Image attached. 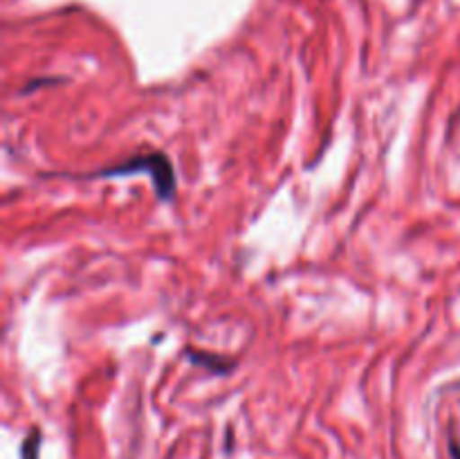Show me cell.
Listing matches in <instances>:
<instances>
[{
    "label": "cell",
    "instance_id": "obj_3",
    "mask_svg": "<svg viewBox=\"0 0 460 459\" xmlns=\"http://www.w3.org/2000/svg\"><path fill=\"white\" fill-rule=\"evenodd\" d=\"M449 453H452V459H460V446L456 441H449Z\"/></svg>",
    "mask_w": 460,
    "mask_h": 459
},
{
    "label": "cell",
    "instance_id": "obj_1",
    "mask_svg": "<svg viewBox=\"0 0 460 459\" xmlns=\"http://www.w3.org/2000/svg\"><path fill=\"white\" fill-rule=\"evenodd\" d=\"M137 171H146L151 174L153 184L157 189V196L169 201L175 192V176H173V166L171 162L166 160L164 153H153V156H139L135 158L133 162L128 165H119L112 166V169H103L99 174H94L93 178H108V176H128V174H137Z\"/></svg>",
    "mask_w": 460,
    "mask_h": 459
},
{
    "label": "cell",
    "instance_id": "obj_2",
    "mask_svg": "<svg viewBox=\"0 0 460 459\" xmlns=\"http://www.w3.org/2000/svg\"><path fill=\"white\" fill-rule=\"evenodd\" d=\"M39 453H40V432L34 430L25 441H22L21 454L22 459H39Z\"/></svg>",
    "mask_w": 460,
    "mask_h": 459
}]
</instances>
